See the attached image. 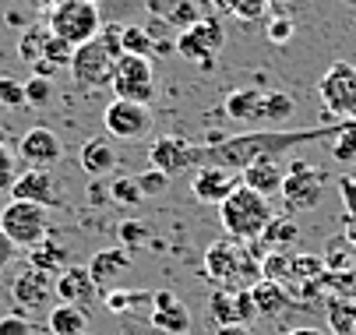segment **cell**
<instances>
[{"mask_svg": "<svg viewBox=\"0 0 356 335\" xmlns=\"http://www.w3.org/2000/svg\"><path fill=\"white\" fill-rule=\"evenodd\" d=\"M346 120L332 127H303V131H243V134H219L212 131L205 145L191 141V166H222V170H243L254 159H282V152L321 141L328 134H339Z\"/></svg>", "mask_w": 356, "mask_h": 335, "instance_id": "obj_1", "label": "cell"}, {"mask_svg": "<svg viewBox=\"0 0 356 335\" xmlns=\"http://www.w3.org/2000/svg\"><path fill=\"white\" fill-rule=\"evenodd\" d=\"M261 244L258 240H233V236H222V240L209 244L205 251V275L222 286V290H250L254 282H261Z\"/></svg>", "mask_w": 356, "mask_h": 335, "instance_id": "obj_2", "label": "cell"}, {"mask_svg": "<svg viewBox=\"0 0 356 335\" xmlns=\"http://www.w3.org/2000/svg\"><path fill=\"white\" fill-rule=\"evenodd\" d=\"M120 28L124 25H103L95 39L81 42L78 50H74V57H71V78L81 88H106V85H113L117 60L124 57Z\"/></svg>", "mask_w": 356, "mask_h": 335, "instance_id": "obj_3", "label": "cell"}, {"mask_svg": "<svg viewBox=\"0 0 356 335\" xmlns=\"http://www.w3.org/2000/svg\"><path fill=\"white\" fill-rule=\"evenodd\" d=\"M219 222H222V233L233 236V240H243V244L261 240L265 226L272 222V205H268V198L258 195V190L240 183L219 205Z\"/></svg>", "mask_w": 356, "mask_h": 335, "instance_id": "obj_4", "label": "cell"}, {"mask_svg": "<svg viewBox=\"0 0 356 335\" xmlns=\"http://www.w3.org/2000/svg\"><path fill=\"white\" fill-rule=\"evenodd\" d=\"M49 32H54L57 39H64L67 46H78L95 39L99 28H103V15H99V8L92 4V0H60V4L49 11L46 18Z\"/></svg>", "mask_w": 356, "mask_h": 335, "instance_id": "obj_5", "label": "cell"}, {"mask_svg": "<svg viewBox=\"0 0 356 335\" xmlns=\"http://www.w3.org/2000/svg\"><path fill=\"white\" fill-rule=\"evenodd\" d=\"M0 229L11 236V244L18 251H32L49 236V209L11 198L8 209L0 212Z\"/></svg>", "mask_w": 356, "mask_h": 335, "instance_id": "obj_6", "label": "cell"}, {"mask_svg": "<svg viewBox=\"0 0 356 335\" xmlns=\"http://www.w3.org/2000/svg\"><path fill=\"white\" fill-rule=\"evenodd\" d=\"M325 187H328V173L311 166L307 159H289V170L282 177V202L289 212H307L325 198Z\"/></svg>", "mask_w": 356, "mask_h": 335, "instance_id": "obj_7", "label": "cell"}, {"mask_svg": "<svg viewBox=\"0 0 356 335\" xmlns=\"http://www.w3.org/2000/svg\"><path fill=\"white\" fill-rule=\"evenodd\" d=\"M318 95L328 113H335L342 120H356V64L335 60L318 78Z\"/></svg>", "mask_w": 356, "mask_h": 335, "instance_id": "obj_8", "label": "cell"}, {"mask_svg": "<svg viewBox=\"0 0 356 335\" xmlns=\"http://www.w3.org/2000/svg\"><path fill=\"white\" fill-rule=\"evenodd\" d=\"M113 95L117 99H127V103L152 106V99H156V71H152V60L124 54L117 60V71H113Z\"/></svg>", "mask_w": 356, "mask_h": 335, "instance_id": "obj_9", "label": "cell"}, {"mask_svg": "<svg viewBox=\"0 0 356 335\" xmlns=\"http://www.w3.org/2000/svg\"><path fill=\"white\" fill-rule=\"evenodd\" d=\"M103 127L117 141H141L145 134H152V110L141 103L113 99L103 113Z\"/></svg>", "mask_w": 356, "mask_h": 335, "instance_id": "obj_10", "label": "cell"}, {"mask_svg": "<svg viewBox=\"0 0 356 335\" xmlns=\"http://www.w3.org/2000/svg\"><path fill=\"white\" fill-rule=\"evenodd\" d=\"M11 198L32 202V205H42V209H57V205H64V183L49 170H22L18 180L11 183Z\"/></svg>", "mask_w": 356, "mask_h": 335, "instance_id": "obj_11", "label": "cell"}, {"mask_svg": "<svg viewBox=\"0 0 356 335\" xmlns=\"http://www.w3.org/2000/svg\"><path fill=\"white\" fill-rule=\"evenodd\" d=\"M18 156L25 163V170H54L64 156V145H60V138L57 131H49V127H29L18 141Z\"/></svg>", "mask_w": 356, "mask_h": 335, "instance_id": "obj_12", "label": "cell"}, {"mask_svg": "<svg viewBox=\"0 0 356 335\" xmlns=\"http://www.w3.org/2000/svg\"><path fill=\"white\" fill-rule=\"evenodd\" d=\"M209 314L216 325H247L258 318V307H254V297L250 290H222V286H216V290L209 293Z\"/></svg>", "mask_w": 356, "mask_h": 335, "instance_id": "obj_13", "label": "cell"}, {"mask_svg": "<svg viewBox=\"0 0 356 335\" xmlns=\"http://www.w3.org/2000/svg\"><path fill=\"white\" fill-rule=\"evenodd\" d=\"M240 187V177L233 170H222V166H197L194 177H191V198L201 202V205H222L233 190Z\"/></svg>", "mask_w": 356, "mask_h": 335, "instance_id": "obj_14", "label": "cell"}, {"mask_svg": "<svg viewBox=\"0 0 356 335\" xmlns=\"http://www.w3.org/2000/svg\"><path fill=\"white\" fill-rule=\"evenodd\" d=\"M148 325L156 332H166V335H187L191 332V311L173 290H159V293H152Z\"/></svg>", "mask_w": 356, "mask_h": 335, "instance_id": "obj_15", "label": "cell"}, {"mask_svg": "<svg viewBox=\"0 0 356 335\" xmlns=\"http://www.w3.org/2000/svg\"><path fill=\"white\" fill-rule=\"evenodd\" d=\"M54 297V275H46L32 265H25L15 279H11V300L22 307V311H39L49 304Z\"/></svg>", "mask_w": 356, "mask_h": 335, "instance_id": "obj_16", "label": "cell"}, {"mask_svg": "<svg viewBox=\"0 0 356 335\" xmlns=\"http://www.w3.org/2000/svg\"><path fill=\"white\" fill-rule=\"evenodd\" d=\"M54 293L60 297V304H74V307H85V311L95 297H103L95 279L88 275V265H67L54 282Z\"/></svg>", "mask_w": 356, "mask_h": 335, "instance_id": "obj_17", "label": "cell"}, {"mask_svg": "<svg viewBox=\"0 0 356 335\" xmlns=\"http://www.w3.org/2000/svg\"><path fill=\"white\" fill-rule=\"evenodd\" d=\"M148 163H152V170H163L166 177H177V173L191 170V141L187 138H159V141H152Z\"/></svg>", "mask_w": 356, "mask_h": 335, "instance_id": "obj_18", "label": "cell"}, {"mask_svg": "<svg viewBox=\"0 0 356 335\" xmlns=\"http://www.w3.org/2000/svg\"><path fill=\"white\" fill-rule=\"evenodd\" d=\"M131 268V251L124 247H106V251H95L92 261H88V275L95 279L99 293H106L117 286V279Z\"/></svg>", "mask_w": 356, "mask_h": 335, "instance_id": "obj_19", "label": "cell"}, {"mask_svg": "<svg viewBox=\"0 0 356 335\" xmlns=\"http://www.w3.org/2000/svg\"><path fill=\"white\" fill-rule=\"evenodd\" d=\"M282 177H286V170L279 166V159H254V163H247L243 170H240V183L243 187H250V190H258L261 198H272V195H279L282 190Z\"/></svg>", "mask_w": 356, "mask_h": 335, "instance_id": "obj_20", "label": "cell"}, {"mask_svg": "<svg viewBox=\"0 0 356 335\" xmlns=\"http://www.w3.org/2000/svg\"><path fill=\"white\" fill-rule=\"evenodd\" d=\"M120 159H117V149H113V138H88L85 145H81V152H78V166H81V173H88V177H106V173H113V166H117Z\"/></svg>", "mask_w": 356, "mask_h": 335, "instance_id": "obj_21", "label": "cell"}, {"mask_svg": "<svg viewBox=\"0 0 356 335\" xmlns=\"http://www.w3.org/2000/svg\"><path fill=\"white\" fill-rule=\"evenodd\" d=\"M145 8H148L152 18H159V22L180 28V32H187V28H194V25L201 22L194 0H148Z\"/></svg>", "mask_w": 356, "mask_h": 335, "instance_id": "obj_22", "label": "cell"}, {"mask_svg": "<svg viewBox=\"0 0 356 335\" xmlns=\"http://www.w3.org/2000/svg\"><path fill=\"white\" fill-rule=\"evenodd\" d=\"M261 95L265 88H236L226 95V103H222V117L236 120V124H258V110H261Z\"/></svg>", "mask_w": 356, "mask_h": 335, "instance_id": "obj_23", "label": "cell"}, {"mask_svg": "<svg viewBox=\"0 0 356 335\" xmlns=\"http://www.w3.org/2000/svg\"><path fill=\"white\" fill-rule=\"evenodd\" d=\"M250 297H254V307H258V318H279L289 307V293L282 282H268V279L254 282Z\"/></svg>", "mask_w": 356, "mask_h": 335, "instance_id": "obj_24", "label": "cell"}, {"mask_svg": "<svg viewBox=\"0 0 356 335\" xmlns=\"http://www.w3.org/2000/svg\"><path fill=\"white\" fill-rule=\"evenodd\" d=\"M49 335H88V311L74 304H57L46 318Z\"/></svg>", "mask_w": 356, "mask_h": 335, "instance_id": "obj_25", "label": "cell"}, {"mask_svg": "<svg viewBox=\"0 0 356 335\" xmlns=\"http://www.w3.org/2000/svg\"><path fill=\"white\" fill-rule=\"evenodd\" d=\"M29 265L39 268V272H46V275H60V272L71 265V254H67V247H60L57 240H42L39 247L29 251Z\"/></svg>", "mask_w": 356, "mask_h": 335, "instance_id": "obj_26", "label": "cell"}, {"mask_svg": "<svg viewBox=\"0 0 356 335\" xmlns=\"http://www.w3.org/2000/svg\"><path fill=\"white\" fill-rule=\"evenodd\" d=\"M325 318H328L332 335H356V304H353V297H328Z\"/></svg>", "mask_w": 356, "mask_h": 335, "instance_id": "obj_27", "label": "cell"}, {"mask_svg": "<svg viewBox=\"0 0 356 335\" xmlns=\"http://www.w3.org/2000/svg\"><path fill=\"white\" fill-rule=\"evenodd\" d=\"M300 240V226L289 219V215H272V222L265 226V233H261V247H268V251H286V247H293Z\"/></svg>", "mask_w": 356, "mask_h": 335, "instance_id": "obj_28", "label": "cell"}, {"mask_svg": "<svg viewBox=\"0 0 356 335\" xmlns=\"http://www.w3.org/2000/svg\"><path fill=\"white\" fill-rule=\"evenodd\" d=\"M293 99L286 92H265L261 95V110H258V124H268L272 131L282 124V120H289L293 117Z\"/></svg>", "mask_w": 356, "mask_h": 335, "instance_id": "obj_29", "label": "cell"}, {"mask_svg": "<svg viewBox=\"0 0 356 335\" xmlns=\"http://www.w3.org/2000/svg\"><path fill=\"white\" fill-rule=\"evenodd\" d=\"M46 42H49V25H29L22 32V39H18V57L32 67L35 60H42Z\"/></svg>", "mask_w": 356, "mask_h": 335, "instance_id": "obj_30", "label": "cell"}, {"mask_svg": "<svg viewBox=\"0 0 356 335\" xmlns=\"http://www.w3.org/2000/svg\"><path fill=\"white\" fill-rule=\"evenodd\" d=\"M120 46H124V54H134V57H156V42H152V35L141 22L120 28Z\"/></svg>", "mask_w": 356, "mask_h": 335, "instance_id": "obj_31", "label": "cell"}, {"mask_svg": "<svg viewBox=\"0 0 356 335\" xmlns=\"http://www.w3.org/2000/svg\"><path fill=\"white\" fill-rule=\"evenodd\" d=\"M261 279H268V282H289L293 279V254L268 251L261 258Z\"/></svg>", "mask_w": 356, "mask_h": 335, "instance_id": "obj_32", "label": "cell"}, {"mask_svg": "<svg viewBox=\"0 0 356 335\" xmlns=\"http://www.w3.org/2000/svg\"><path fill=\"white\" fill-rule=\"evenodd\" d=\"M110 202H113V205H124V209L138 205V202H141L138 177H113V183H110Z\"/></svg>", "mask_w": 356, "mask_h": 335, "instance_id": "obj_33", "label": "cell"}, {"mask_svg": "<svg viewBox=\"0 0 356 335\" xmlns=\"http://www.w3.org/2000/svg\"><path fill=\"white\" fill-rule=\"evenodd\" d=\"M191 32H194L201 42H205L212 54H219L222 46H226V28H222V22H219V18H201Z\"/></svg>", "mask_w": 356, "mask_h": 335, "instance_id": "obj_34", "label": "cell"}, {"mask_svg": "<svg viewBox=\"0 0 356 335\" xmlns=\"http://www.w3.org/2000/svg\"><path fill=\"white\" fill-rule=\"evenodd\" d=\"M0 110H25V81L0 74Z\"/></svg>", "mask_w": 356, "mask_h": 335, "instance_id": "obj_35", "label": "cell"}, {"mask_svg": "<svg viewBox=\"0 0 356 335\" xmlns=\"http://www.w3.org/2000/svg\"><path fill=\"white\" fill-rule=\"evenodd\" d=\"M332 156L339 163H356V120H346V127L332 141Z\"/></svg>", "mask_w": 356, "mask_h": 335, "instance_id": "obj_36", "label": "cell"}, {"mask_svg": "<svg viewBox=\"0 0 356 335\" xmlns=\"http://www.w3.org/2000/svg\"><path fill=\"white\" fill-rule=\"evenodd\" d=\"M49 99H54V85H49V78H29L25 81V106L29 110H42Z\"/></svg>", "mask_w": 356, "mask_h": 335, "instance_id": "obj_37", "label": "cell"}, {"mask_svg": "<svg viewBox=\"0 0 356 335\" xmlns=\"http://www.w3.org/2000/svg\"><path fill=\"white\" fill-rule=\"evenodd\" d=\"M71 57H74V46H67L64 39H57L54 32H49V42H46L42 60H46V64H54V67L60 71V67H71ZM35 64H39V60H35Z\"/></svg>", "mask_w": 356, "mask_h": 335, "instance_id": "obj_38", "label": "cell"}, {"mask_svg": "<svg viewBox=\"0 0 356 335\" xmlns=\"http://www.w3.org/2000/svg\"><path fill=\"white\" fill-rule=\"evenodd\" d=\"M18 156L4 145V141H0V195H11V183L18 180Z\"/></svg>", "mask_w": 356, "mask_h": 335, "instance_id": "obj_39", "label": "cell"}, {"mask_svg": "<svg viewBox=\"0 0 356 335\" xmlns=\"http://www.w3.org/2000/svg\"><path fill=\"white\" fill-rule=\"evenodd\" d=\"M170 180L173 177H166L163 170H145L141 177H138V187H141V198H159L163 190H170Z\"/></svg>", "mask_w": 356, "mask_h": 335, "instance_id": "obj_40", "label": "cell"}, {"mask_svg": "<svg viewBox=\"0 0 356 335\" xmlns=\"http://www.w3.org/2000/svg\"><path fill=\"white\" fill-rule=\"evenodd\" d=\"M293 32H296V25H293V18H286V15H275V18H268V25H265V35H268L272 46H286V42L293 39Z\"/></svg>", "mask_w": 356, "mask_h": 335, "instance_id": "obj_41", "label": "cell"}, {"mask_svg": "<svg viewBox=\"0 0 356 335\" xmlns=\"http://www.w3.org/2000/svg\"><path fill=\"white\" fill-rule=\"evenodd\" d=\"M268 11H272L268 0H236V8H233V15L240 22H265Z\"/></svg>", "mask_w": 356, "mask_h": 335, "instance_id": "obj_42", "label": "cell"}, {"mask_svg": "<svg viewBox=\"0 0 356 335\" xmlns=\"http://www.w3.org/2000/svg\"><path fill=\"white\" fill-rule=\"evenodd\" d=\"M120 247L124 251H134V247H141L145 240H148V229L141 226V222H134V219H127V222H120Z\"/></svg>", "mask_w": 356, "mask_h": 335, "instance_id": "obj_43", "label": "cell"}, {"mask_svg": "<svg viewBox=\"0 0 356 335\" xmlns=\"http://www.w3.org/2000/svg\"><path fill=\"white\" fill-rule=\"evenodd\" d=\"M342 247H349L346 240H328V251H325V268L328 272H346V265H349V251H342Z\"/></svg>", "mask_w": 356, "mask_h": 335, "instance_id": "obj_44", "label": "cell"}, {"mask_svg": "<svg viewBox=\"0 0 356 335\" xmlns=\"http://www.w3.org/2000/svg\"><path fill=\"white\" fill-rule=\"evenodd\" d=\"M32 321L22 318V314H4L0 318V335H32Z\"/></svg>", "mask_w": 356, "mask_h": 335, "instance_id": "obj_45", "label": "cell"}, {"mask_svg": "<svg viewBox=\"0 0 356 335\" xmlns=\"http://www.w3.org/2000/svg\"><path fill=\"white\" fill-rule=\"evenodd\" d=\"M15 258H18V247L11 244V236L0 229V272H8L15 265Z\"/></svg>", "mask_w": 356, "mask_h": 335, "instance_id": "obj_46", "label": "cell"}, {"mask_svg": "<svg viewBox=\"0 0 356 335\" xmlns=\"http://www.w3.org/2000/svg\"><path fill=\"white\" fill-rule=\"evenodd\" d=\"M88 202H92V205H106V202H110V183H103V177H99V180L92 183Z\"/></svg>", "mask_w": 356, "mask_h": 335, "instance_id": "obj_47", "label": "cell"}, {"mask_svg": "<svg viewBox=\"0 0 356 335\" xmlns=\"http://www.w3.org/2000/svg\"><path fill=\"white\" fill-rule=\"evenodd\" d=\"M216 335H250L247 325H216Z\"/></svg>", "mask_w": 356, "mask_h": 335, "instance_id": "obj_48", "label": "cell"}, {"mask_svg": "<svg viewBox=\"0 0 356 335\" xmlns=\"http://www.w3.org/2000/svg\"><path fill=\"white\" fill-rule=\"evenodd\" d=\"M286 335H332L328 328H314V325H303V328H289Z\"/></svg>", "mask_w": 356, "mask_h": 335, "instance_id": "obj_49", "label": "cell"}, {"mask_svg": "<svg viewBox=\"0 0 356 335\" xmlns=\"http://www.w3.org/2000/svg\"><path fill=\"white\" fill-rule=\"evenodd\" d=\"M209 4L219 11V15H233V8H236V0H209Z\"/></svg>", "mask_w": 356, "mask_h": 335, "instance_id": "obj_50", "label": "cell"}, {"mask_svg": "<svg viewBox=\"0 0 356 335\" xmlns=\"http://www.w3.org/2000/svg\"><path fill=\"white\" fill-rule=\"evenodd\" d=\"M32 4H35V8H42V11H54V8L60 4V0H32Z\"/></svg>", "mask_w": 356, "mask_h": 335, "instance_id": "obj_51", "label": "cell"}, {"mask_svg": "<svg viewBox=\"0 0 356 335\" xmlns=\"http://www.w3.org/2000/svg\"><path fill=\"white\" fill-rule=\"evenodd\" d=\"M282 4H286V0H268V8H275V11H279Z\"/></svg>", "mask_w": 356, "mask_h": 335, "instance_id": "obj_52", "label": "cell"}, {"mask_svg": "<svg viewBox=\"0 0 356 335\" xmlns=\"http://www.w3.org/2000/svg\"><path fill=\"white\" fill-rule=\"evenodd\" d=\"M342 4H356V0H342Z\"/></svg>", "mask_w": 356, "mask_h": 335, "instance_id": "obj_53", "label": "cell"}, {"mask_svg": "<svg viewBox=\"0 0 356 335\" xmlns=\"http://www.w3.org/2000/svg\"><path fill=\"white\" fill-rule=\"evenodd\" d=\"M353 304H356V297H353Z\"/></svg>", "mask_w": 356, "mask_h": 335, "instance_id": "obj_54", "label": "cell"}, {"mask_svg": "<svg viewBox=\"0 0 356 335\" xmlns=\"http://www.w3.org/2000/svg\"><path fill=\"white\" fill-rule=\"evenodd\" d=\"M92 4H95V0H92Z\"/></svg>", "mask_w": 356, "mask_h": 335, "instance_id": "obj_55", "label": "cell"}]
</instances>
